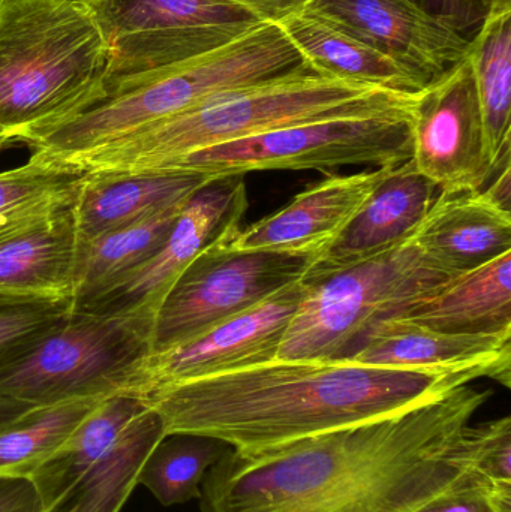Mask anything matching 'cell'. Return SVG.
<instances>
[{
  "instance_id": "277c9868",
  "label": "cell",
  "mask_w": 511,
  "mask_h": 512,
  "mask_svg": "<svg viewBox=\"0 0 511 512\" xmlns=\"http://www.w3.org/2000/svg\"><path fill=\"white\" fill-rule=\"evenodd\" d=\"M110 50L81 0H0V152L50 134L104 92Z\"/></svg>"
},
{
  "instance_id": "44dd1931",
  "label": "cell",
  "mask_w": 511,
  "mask_h": 512,
  "mask_svg": "<svg viewBox=\"0 0 511 512\" xmlns=\"http://www.w3.org/2000/svg\"><path fill=\"white\" fill-rule=\"evenodd\" d=\"M399 318L450 334H511V252L453 279Z\"/></svg>"
},
{
  "instance_id": "4316f807",
  "label": "cell",
  "mask_w": 511,
  "mask_h": 512,
  "mask_svg": "<svg viewBox=\"0 0 511 512\" xmlns=\"http://www.w3.org/2000/svg\"><path fill=\"white\" fill-rule=\"evenodd\" d=\"M495 167L510 162L511 11L491 14L471 39L468 53Z\"/></svg>"
},
{
  "instance_id": "6da1fadb",
  "label": "cell",
  "mask_w": 511,
  "mask_h": 512,
  "mask_svg": "<svg viewBox=\"0 0 511 512\" xmlns=\"http://www.w3.org/2000/svg\"><path fill=\"white\" fill-rule=\"evenodd\" d=\"M491 391L459 385L389 417L264 448H228L200 512H417L473 474L468 427Z\"/></svg>"
},
{
  "instance_id": "83f0119b",
  "label": "cell",
  "mask_w": 511,
  "mask_h": 512,
  "mask_svg": "<svg viewBox=\"0 0 511 512\" xmlns=\"http://www.w3.org/2000/svg\"><path fill=\"white\" fill-rule=\"evenodd\" d=\"M228 448L225 442L207 436L165 435L144 460L138 484L164 507L188 504L200 499L204 475Z\"/></svg>"
},
{
  "instance_id": "f546056e",
  "label": "cell",
  "mask_w": 511,
  "mask_h": 512,
  "mask_svg": "<svg viewBox=\"0 0 511 512\" xmlns=\"http://www.w3.org/2000/svg\"><path fill=\"white\" fill-rule=\"evenodd\" d=\"M74 312V300L0 298V361Z\"/></svg>"
},
{
  "instance_id": "ba28073f",
  "label": "cell",
  "mask_w": 511,
  "mask_h": 512,
  "mask_svg": "<svg viewBox=\"0 0 511 512\" xmlns=\"http://www.w3.org/2000/svg\"><path fill=\"white\" fill-rule=\"evenodd\" d=\"M411 110L291 125L189 153L161 170L195 171L215 180L267 170L396 167L413 156Z\"/></svg>"
},
{
  "instance_id": "836d02e7",
  "label": "cell",
  "mask_w": 511,
  "mask_h": 512,
  "mask_svg": "<svg viewBox=\"0 0 511 512\" xmlns=\"http://www.w3.org/2000/svg\"><path fill=\"white\" fill-rule=\"evenodd\" d=\"M0 512H44L29 477L0 475Z\"/></svg>"
},
{
  "instance_id": "603a6c76",
  "label": "cell",
  "mask_w": 511,
  "mask_h": 512,
  "mask_svg": "<svg viewBox=\"0 0 511 512\" xmlns=\"http://www.w3.org/2000/svg\"><path fill=\"white\" fill-rule=\"evenodd\" d=\"M147 408L143 397L131 393L113 394L98 403L62 447L30 474L44 512L108 453L129 424Z\"/></svg>"
},
{
  "instance_id": "52a82bcc",
  "label": "cell",
  "mask_w": 511,
  "mask_h": 512,
  "mask_svg": "<svg viewBox=\"0 0 511 512\" xmlns=\"http://www.w3.org/2000/svg\"><path fill=\"white\" fill-rule=\"evenodd\" d=\"M150 334L132 316L74 310L0 361V400L41 408L132 394Z\"/></svg>"
},
{
  "instance_id": "d4e9b609",
  "label": "cell",
  "mask_w": 511,
  "mask_h": 512,
  "mask_svg": "<svg viewBox=\"0 0 511 512\" xmlns=\"http://www.w3.org/2000/svg\"><path fill=\"white\" fill-rule=\"evenodd\" d=\"M185 204L126 225L81 248L74 285V310L83 309L149 261L164 245Z\"/></svg>"
},
{
  "instance_id": "9c48e42d",
  "label": "cell",
  "mask_w": 511,
  "mask_h": 512,
  "mask_svg": "<svg viewBox=\"0 0 511 512\" xmlns=\"http://www.w3.org/2000/svg\"><path fill=\"white\" fill-rule=\"evenodd\" d=\"M230 231L183 270L153 318L150 354H159L305 279L318 252L242 251Z\"/></svg>"
},
{
  "instance_id": "f35d334b",
  "label": "cell",
  "mask_w": 511,
  "mask_h": 512,
  "mask_svg": "<svg viewBox=\"0 0 511 512\" xmlns=\"http://www.w3.org/2000/svg\"><path fill=\"white\" fill-rule=\"evenodd\" d=\"M81 2L89 3V5H93V3L99 2V0H81Z\"/></svg>"
},
{
  "instance_id": "ffe728a7",
  "label": "cell",
  "mask_w": 511,
  "mask_h": 512,
  "mask_svg": "<svg viewBox=\"0 0 511 512\" xmlns=\"http://www.w3.org/2000/svg\"><path fill=\"white\" fill-rule=\"evenodd\" d=\"M80 240L71 209L0 245V298L74 300Z\"/></svg>"
},
{
  "instance_id": "d6986e66",
  "label": "cell",
  "mask_w": 511,
  "mask_h": 512,
  "mask_svg": "<svg viewBox=\"0 0 511 512\" xmlns=\"http://www.w3.org/2000/svg\"><path fill=\"white\" fill-rule=\"evenodd\" d=\"M411 242L441 270L461 276L511 252V213L482 192H440Z\"/></svg>"
},
{
  "instance_id": "d590c367",
  "label": "cell",
  "mask_w": 511,
  "mask_h": 512,
  "mask_svg": "<svg viewBox=\"0 0 511 512\" xmlns=\"http://www.w3.org/2000/svg\"><path fill=\"white\" fill-rule=\"evenodd\" d=\"M486 200L503 212L511 213V167L509 164L501 167L495 176L489 180L488 185L480 191Z\"/></svg>"
},
{
  "instance_id": "30bf717a",
  "label": "cell",
  "mask_w": 511,
  "mask_h": 512,
  "mask_svg": "<svg viewBox=\"0 0 511 512\" xmlns=\"http://www.w3.org/2000/svg\"><path fill=\"white\" fill-rule=\"evenodd\" d=\"M92 8L110 50L107 81L203 56L261 24L225 0H99Z\"/></svg>"
},
{
  "instance_id": "8d00e7d4",
  "label": "cell",
  "mask_w": 511,
  "mask_h": 512,
  "mask_svg": "<svg viewBox=\"0 0 511 512\" xmlns=\"http://www.w3.org/2000/svg\"><path fill=\"white\" fill-rule=\"evenodd\" d=\"M35 406L24 405V403L9 402V400H0V429L14 423L18 418L23 417L26 412Z\"/></svg>"
},
{
  "instance_id": "7402d4cb",
  "label": "cell",
  "mask_w": 511,
  "mask_h": 512,
  "mask_svg": "<svg viewBox=\"0 0 511 512\" xmlns=\"http://www.w3.org/2000/svg\"><path fill=\"white\" fill-rule=\"evenodd\" d=\"M311 68L402 95H419L428 83L416 72L305 11L279 24Z\"/></svg>"
},
{
  "instance_id": "8fae6325",
  "label": "cell",
  "mask_w": 511,
  "mask_h": 512,
  "mask_svg": "<svg viewBox=\"0 0 511 512\" xmlns=\"http://www.w3.org/2000/svg\"><path fill=\"white\" fill-rule=\"evenodd\" d=\"M411 137V161L440 192L483 191L500 170L489 152L468 56L417 95L411 110Z\"/></svg>"
},
{
  "instance_id": "9a60e30c",
  "label": "cell",
  "mask_w": 511,
  "mask_h": 512,
  "mask_svg": "<svg viewBox=\"0 0 511 512\" xmlns=\"http://www.w3.org/2000/svg\"><path fill=\"white\" fill-rule=\"evenodd\" d=\"M438 192L411 159L390 168L347 227L318 254L305 277L341 270L404 245L419 230Z\"/></svg>"
},
{
  "instance_id": "484cf974",
  "label": "cell",
  "mask_w": 511,
  "mask_h": 512,
  "mask_svg": "<svg viewBox=\"0 0 511 512\" xmlns=\"http://www.w3.org/2000/svg\"><path fill=\"white\" fill-rule=\"evenodd\" d=\"M87 173L30 156L0 173V245L71 209Z\"/></svg>"
},
{
  "instance_id": "3957f363",
  "label": "cell",
  "mask_w": 511,
  "mask_h": 512,
  "mask_svg": "<svg viewBox=\"0 0 511 512\" xmlns=\"http://www.w3.org/2000/svg\"><path fill=\"white\" fill-rule=\"evenodd\" d=\"M417 95L302 68L260 83L234 87L140 129L63 167L84 173L161 170L189 153L300 123L410 110Z\"/></svg>"
},
{
  "instance_id": "5b68a950",
  "label": "cell",
  "mask_w": 511,
  "mask_h": 512,
  "mask_svg": "<svg viewBox=\"0 0 511 512\" xmlns=\"http://www.w3.org/2000/svg\"><path fill=\"white\" fill-rule=\"evenodd\" d=\"M306 65L279 24H260L224 47L167 68L105 81L89 107L30 144L33 156L62 164L176 116L204 99Z\"/></svg>"
},
{
  "instance_id": "e575fe53",
  "label": "cell",
  "mask_w": 511,
  "mask_h": 512,
  "mask_svg": "<svg viewBox=\"0 0 511 512\" xmlns=\"http://www.w3.org/2000/svg\"><path fill=\"white\" fill-rule=\"evenodd\" d=\"M243 9L261 24H281L305 12L315 0H225Z\"/></svg>"
},
{
  "instance_id": "ac0fdd59",
  "label": "cell",
  "mask_w": 511,
  "mask_h": 512,
  "mask_svg": "<svg viewBox=\"0 0 511 512\" xmlns=\"http://www.w3.org/2000/svg\"><path fill=\"white\" fill-rule=\"evenodd\" d=\"M209 176L188 170L87 173L72 206L80 246L185 204Z\"/></svg>"
},
{
  "instance_id": "4dcf8cb0",
  "label": "cell",
  "mask_w": 511,
  "mask_h": 512,
  "mask_svg": "<svg viewBox=\"0 0 511 512\" xmlns=\"http://www.w3.org/2000/svg\"><path fill=\"white\" fill-rule=\"evenodd\" d=\"M473 471L494 486H511V418L468 427Z\"/></svg>"
},
{
  "instance_id": "74e56055",
  "label": "cell",
  "mask_w": 511,
  "mask_h": 512,
  "mask_svg": "<svg viewBox=\"0 0 511 512\" xmlns=\"http://www.w3.org/2000/svg\"><path fill=\"white\" fill-rule=\"evenodd\" d=\"M488 15L511 11V0H482Z\"/></svg>"
},
{
  "instance_id": "7c38bea8",
  "label": "cell",
  "mask_w": 511,
  "mask_h": 512,
  "mask_svg": "<svg viewBox=\"0 0 511 512\" xmlns=\"http://www.w3.org/2000/svg\"><path fill=\"white\" fill-rule=\"evenodd\" d=\"M243 177H222L198 189L186 201L159 251L78 312L132 316L153 325L156 310L183 270L210 243L240 228L248 209Z\"/></svg>"
},
{
  "instance_id": "2e32d148",
  "label": "cell",
  "mask_w": 511,
  "mask_h": 512,
  "mask_svg": "<svg viewBox=\"0 0 511 512\" xmlns=\"http://www.w3.org/2000/svg\"><path fill=\"white\" fill-rule=\"evenodd\" d=\"M390 168L330 176L306 189L279 212L237 231L231 243L242 251L320 254L363 206Z\"/></svg>"
},
{
  "instance_id": "8992f818",
  "label": "cell",
  "mask_w": 511,
  "mask_h": 512,
  "mask_svg": "<svg viewBox=\"0 0 511 512\" xmlns=\"http://www.w3.org/2000/svg\"><path fill=\"white\" fill-rule=\"evenodd\" d=\"M456 277L411 240L368 261L305 277L308 291L276 360L350 361L377 325L404 315Z\"/></svg>"
},
{
  "instance_id": "e0dca14e",
  "label": "cell",
  "mask_w": 511,
  "mask_h": 512,
  "mask_svg": "<svg viewBox=\"0 0 511 512\" xmlns=\"http://www.w3.org/2000/svg\"><path fill=\"white\" fill-rule=\"evenodd\" d=\"M350 361L390 369L479 370L510 388L511 334L441 333L392 318L374 328Z\"/></svg>"
},
{
  "instance_id": "4fadbf2b",
  "label": "cell",
  "mask_w": 511,
  "mask_h": 512,
  "mask_svg": "<svg viewBox=\"0 0 511 512\" xmlns=\"http://www.w3.org/2000/svg\"><path fill=\"white\" fill-rule=\"evenodd\" d=\"M306 291L308 283L305 279L299 280L189 342L150 354L138 369L132 394L144 397L165 385L222 375L276 360Z\"/></svg>"
},
{
  "instance_id": "1f68e13d",
  "label": "cell",
  "mask_w": 511,
  "mask_h": 512,
  "mask_svg": "<svg viewBox=\"0 0 511 512\" xmlns=\"http://www.w3.org/2000/svg\"><path fill=\"white\" fill-rule=\"evenodd\" d=\"M417 512H511V486H494L476 472Z\"/></svg>"
},
{
  "instance_id": "cb8c5ba5",
  "label": "cell",
  "mask_w": 511,
  "mask_h": 512,
  "mask_svg": "<svg viewBox=\"0 0 511 512\" xmlns=\"http://www.w3.org/2000/svg\"><path fill=\"white\" fill-rule=\"evenodd\" d=\"M165 435L162 418L149 406L45 512H120L138 484L144 460Z\"/></svg>"
},
{
  "instance_id": "f1b7e54d",
  "label": "cell",
  "mask_w": 511,
  "mask_h": 512,
  "mask_svg": "<svg viewBox=\"0 0 511 512\" xmlns=\"http://www.w3.org/2000/svg\"><path fill=\"white\" fill-rule=\"evenodd\" d=\"M102 399L92 397L33 408L0 429V475L30 477Z\"/></svg>"
},
{
  "instance_id": "d6a6232c",
  "label": "cell",
  "mask_w": 511,
  "mask_h": 512,
  "mask_svg": "<svg viewBox=\"0 0 511 512\" xmlns=\"http://www.w3.org/2000/svg\"><path fill=\"white\" fill-rule=\"evenodd\" d=\"M408 2L468 39L474 38L488 17L482 0H408Z\"/></svg>"
},
{
  "instance_id": "5bb4252c",
  "label": "cell",
  "mask_w": 511,
  "mask_h": 512,
  "mask_svg": "<svg viewBox=\"0 0 511 512\" xmlns=\"http://www.w3.org/2000/svg\"><path fill=\"white\" fill-rule=\"evenodd\" d=\"M306 11L407 66L428 86L470 53L471 39L408 0H315Z\"/></svg>"
},
{
  "instance_id": "7a4b0ae2",
  "label": "cell",
  "mask_w": 511,
  "mask_h": 512,
  "mask_svg": "<svg viewBox=\"0 0 511 512\" xmlns=\"http://www.w3.org/2000/svg\"><path fill=\"white\" fill-rule=\"evenodd\" d=\"M479 378H485L479 370L273 360L165 385L143 399L167 435L207 436L245 450L389 417Z\"/></svg>"
}]
</instances>
